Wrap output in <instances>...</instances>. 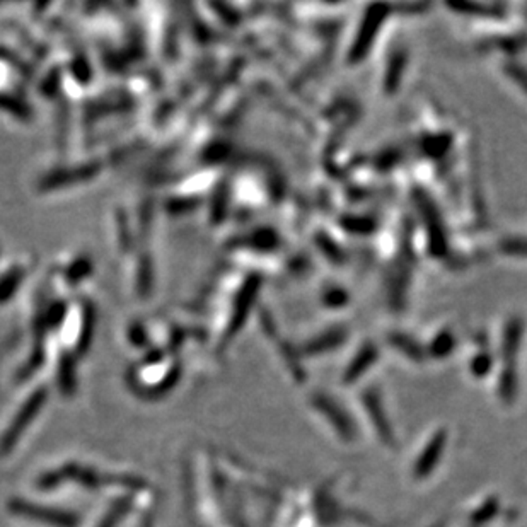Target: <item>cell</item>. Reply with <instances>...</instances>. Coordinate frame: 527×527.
<instances>
[{
  "label": "cell",
  "mask_w": 527,
  "mask_h": 527,
  "mask_svg": "<svg viewBox=\"0 0 527 527\" xmlns=\"http://www.w3.org/2000/svg\"><path fill=\"white\" fill-rule=\"evenodd\" d=\"M16 510L22 512V514L36 515V517H38V515H44L43 521L54 522V524L62 526V527H69V526L74 524L72 519H69V517H67V515L56 514V512H50V510H43V512H41V510H36V509H29V507H24V505H22V503H21V505L16 507Z\"/></svg>",
  "instance_id": "1"
}]
</instances>
